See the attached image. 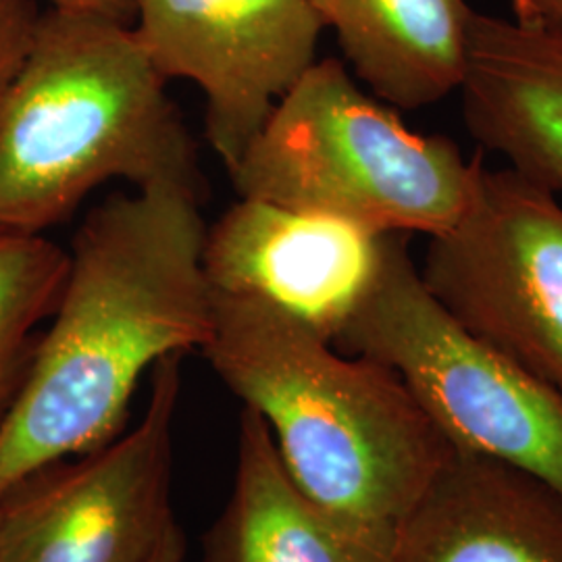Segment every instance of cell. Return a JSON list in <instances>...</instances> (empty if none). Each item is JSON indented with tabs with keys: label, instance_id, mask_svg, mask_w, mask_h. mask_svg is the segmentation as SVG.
<instances>
[{
	"label": "cell",
	"instance_id": "3",
	"mask_svg": "<svg viewBox=\"0 0 562 562\" xmlns=\"http://www.w3.org/2000/svg\"><path fill=\"white\" fill-rule=\"evenodd\" d=\"M111 180L204 199L196 144L134 25L42 9L0 111V229L44 234Z\"/></svg>",
	"mask_w": 562,
	"mask_h": 562
},
{
	"label": "cell",
	"instance_id": "12",
	"mask_svg": "<svg viewBox=\"0 0 562 562\" xmlns=\"http://www.w3.org/2000/svg\"><path fill=\"white\" fill-rule=\"evenodd\" d=\"M204 562H396V536L313 503L283 469L267 425L241 406L236 473Z\"/></svg>",
	"mask_w": 562,
	"mask_h": 562
},
{
	"label": "cell",
	"instance_id": "17",
	"mask_svg": "<svg viewBox=\"0 0 562 562\" xmlns=\"http://www.w3.org/2000/svg\"><path fill=\"white\" fill-rule=\"evenodd\" d=\"M48 7L67 9V11H88L101 13L117 20H134V4L136 0H46Z\"/></svg>",
	"mask_w": 562,
	"mask_h": 562
},
{
	"label": "cell",
	"instance_id": "16",
	"mask_svg": "<svg viewBox=\"0 0 562 562\" xmlns=\"http://www.w3.org/2000/svg\"><path fill=\"white\" fill-rule=\"evenodd\" d=\"M513 21L562 34V0H510Z\"/></svg>",
	"mask_w": 562,
	"mask_h": 562
},
{
	"label": "cell",
	"instance_id": "5",
	"mask_svg": "<svg viewBox=\"0 0 562 562\" xmlns=\"http://www.w3.org/2000/svg\"><path fill=\"white\" fill-rule=\"evenodd\" d=\"M331 344L392 369L452 450L517 467L562 492L561 394L431 296L406 234L387 236L378 278Z\"/></svg>",
	"mask_w": 562,
	"mask_h": 562
},
{
	"label": "cell",
	"instance_id": "11",
	"mask_svg": "<svg viewBox=\"0 0 562 562\" xmlns=\"http://www.w3.org/2000/svg\"><path fill=\"white\" fill-rule=\"evenodd\" d=\"M459 92L482 150L562 192V34L475 13Z\"/></svg>",
	"mask_w": 562,
	"mask_h": 562
},
{
	"label": "cell",
	"instance_id": "10",
	"mask_svg": "<svg viewBox=\"0 0 562 562\" xmlns=\"http://www.w3.org/2000/svg\"><path fill=\"white\" fill-rule=\"evenodd\" d=\"M396 562H562V492L452 450L402 521Z\"/></svg>",
	"mask_w": 562,
	"mask_h": 562
},
{
	"label": "cell",
	"instance_id": "14",
	"mask_svg": "<svg viewBox=\"0 0 562 562\" xmlns=\"http://www.w3.org/2000/svg\"><path fill=\"white\" fill-rule=\"evenodd\" d=\"M67 267V250L42 234L0 229V419L20 392Z\"/></svg>",
	"mask_w": 562,
	"mask_h": 562
},
{
	"label": "cell",
	"instance_id": "9",
	"mask_svg": "<svg viewBox=\"0 0 562 562\" xmlns=\"http://www.w3.org/2000/svg\"><path fill=\"white\" fill-rule=\"evenodd\" d=\"M387 236L240 196L206 227L202 267L211 290L269 302L334 341L378 278Z\"/></svg>",
	"mask_w": 562,
	"mask_h": 562
},
{
	"label": "cell",
	"instance_id": "13",
	"mask_svg": "<svg viewBox=\"0 0 562 562\" xmlns=\"http://www.w3.org/2000/svg\"><path fill=\"white\" fill-rule=\"evenodd\" d=\"M352 74L380 99L419 111L461 90L475 13L467 0H313Z\"/></svg>",
	"mask_w": 562,
	"mask_h": 562
},
{
	"label": "cell",
	"instance_id": "8",
	"mask_svg": "<svg viewBox=\"0 0 562 562\" xmlns=\"http://www.w3.org/2000/svg\"><path fill=\"white\" fill-rule=\"evenodd\" d=\"M134 30L165 80L194 81L227 173L317 60L313 0H136Z\"/></svg>",
	"mask_w": 562,
	"mask_h": 562
},
{
	"label": "cell",
	"instance_id": "4",
	"mask_svg": "<svg viewBox=\"0 0 562 562\" xmlns=\"http://www.w3.org/2000/svg\"><path fill=\"white\" fill-rule=\"evenodd\" d=\"M483 150L413 132L359 88L346 63L317 59L229 171L240 196L323 213L375 234L436 238L473 201Z\"/></svg>",
	"mask_w": 562,
	"mask_h": 562
},
{
	"label": "cell",
	"instance_id": "1",
	"mask_svg": "<svg viewBox=\"0 0 562 562\" xmlns=\"http://www.w3.org/2000/svg\"><path fill=\"white\" fill-rule=\"evenodd\" d=\"M201 202L148 188L88 213L50 323L0 419V498L44 467L115 440L142 375L209 340Z\"/></svg>",
	"mask_w": 562,
	"mask_h": 562
},
{
	"label": "cell",
	"instance_id": "2",
	"mask_svg": "<svg viewBox=\"0 0 562 562\" xmlns=\"http://www.w3.org/2000/svg\"><path fill=\"white\" fill-rule=\"evenodd\" d=\"M201 350L265 422L290 480L341 519L398 536L452 454L392 369L341 352L269 302L213 290Z\"/></svg>",
	"mask_w": 562,
	"mask_h": 562
},
{
	"label": "cell",
	"instance_id": "15",
	"mask_svg": "<svg viewBox=\"0 0 562 562\" xmlns=\"http://www.w3.org/2000/svg\"><path fill=\"white\" fill-rule=\"evenodd\" d=\"M38 0H0V111L34 38Z\"/></svg>",
	"mask_w": 562,
	"mask_h": 562
},
{
	"label": "cell",
	"instance_id": "7",
	"mask_svg": "<svg viewBox=\"0 0 562 562\" xmlns=\"http://www.w3.org/2000/svg\"><path fill=\"white\" fill-rule=\"evenodd\" d=\"M183 355L150 371L140 422L0 498V562H148L176 525L173 423Z\"/></svg>",
	"mask_w": 562,
	"mask_h": 562
},
{
	"label": "cell",
	"instance_id": "18",
	"mask_svg": "<svg viewBox=\"0 0 562 562\" xmlns=\"http://www.w3.org/2000/svg\"><path fill=\"white\" fill-rule=\"evenodd\" d=\"M183 557H186V542H183L180 525L176 522L148 562H183Z\"/></svg>",
	"mask_w": 562,
	"mask_h": 562
},
{
	"label": "cell",
	"instance_id": "6",
	"mask_svg": "<svg viewBox=\"0 0 562 562\" xmlns=\"http://www.w3.org/2000/svg\"><path fill=\"white\" fill-rule=\"evenodd\" d=\"M422 280L467 331L562 396V206L515 169L485 165L473 201L429 238Z\"/></svg>",
	"mask_w": 562,
	"mask_h": 562
}]
</instances>
